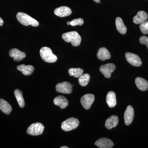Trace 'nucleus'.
<instances>
[{"mask_svg": "<svg viewBox=\"0 0 148 148\" xmlns=\"http://www.w3.org/2000/svg\"><path fill=\"white\" fill-rule=\"evenodd\" d=\"M119 123V117L117 116L112 115L106 120L105 126L107 129L111 130L115 127Z\"/></svg>", "mask_w": 148, "mask_h": 148, "instance_id": "nucleus-16", "label": "nucleus"}, {"mask_svg": "<svg viewBox=\"0 0 148 148\" xmlns=\"http://www.w3.org/2000/svg\"><path fill=\"white\" fill-rule=\"evenodd\" d=\"M53 103L56 106H59L61 109L66 108L69 104L68 100L62 95L56 97L53 100Z\"/></svg>", "mask_w": 148, "mask_h": 148, "instance_id": "nucleus-15", "label": "nucleus"}, {"mask_svg": "<svg viewBox=\"0 0 148 148\" xmlns=\"http://www.w3.org/2000/svg\"><path fill=\"white\" fill-rule=\"evenodd\" d=\"M140 42L141 44L145 45L148 49V37L142 36L140 38Z\"/></svg>", "mask_w": 148, "mask_h": 148, "instance_id": "nucleus-28", "label": "nucleus"}, {"mask_svg": "<svg viewBox=\"0 0 148 148\" xmlns=\"http://www.w3.org/2000/svg\"><path fill=\"white\" fill-rule=\"evenodd\" d=\"M56 89L59 93L71 94L73 91V86L70 83L64 82L57 84L56 86Z\"/></svg>", "mask_w": 148, "mask_h": 148, "instance_id": "nucleus-6", "label": "nucleus"}, {"mask_svg": "<svg viewBox=\"0 0 148 148\" xmlns=\"http://www.w3.org/2000/svg\"><path fill=\"white\" fill-rule=\"evenodd\" d=\"M83 72V70L80 68H71L69 70V75L75 78L79 77L82 75Z\"/></svg>", "mask_w": 148, "mask_h": 148, "instance_id": "nucleus-25", "label": "nucleus"}, {"mask_svg": "<svg viewBox=\"0 0 148 148\" xmlns=\"http://www.w3.org/2000/svg\"><path fill=\"white\" fill-rule=\"evenodd\" d=\"M115 65L113 64L110 63L101 66L100 68V71L104 75L105 77L110 78L111 74L115 71Z\"/></svg>", "mask_w": 148, "mask_h": 148, "instance_id": "nucleus-9", "label": "nucleus"}, {"mask_svg": "<svg viewBox=\"0 0 148 148\" xmlns=\"http://www.w3.org/2000/svg\"><path fill=\"white\" fill-rule=\"evenodd\" d=\"M97 57L101 61H106L111 58V54L106 48L102 47L99 49L97 54Z\"/></svg>", "mask_w": 148, "mask_h": 148, "instance_id": "nucleus-17", "label": "nucleus"}, {"mask_svg": "<svg viewBox=\"0 0 148 148\" xmlns=\"http://www.w3.org/2000/svg\"><path fill=\"white\" fill-rule=\"evenodd\" d=\"M125 56L127 62L132 66L139 67L142 65V61L140 57L137 54L127 52L125 54Z\"/></svg>", "mask_w": 148, "mask_h": 148, "instance_id": "nucleus-7", "label": "nucleus"}, {"mask_svg": "<svg viewBox=\"0 0 148 148\" xmlns=\"http://www.w3.org/2000/svg\"><path fill=\"white\" fill-rule=\"evenodd\" d=\"M79 123L78 119L75 118H70L62 122L61 127L64 131H71L77 127Z\"/></svg>", "mask_w": 148, "mask_h": 148, "instance_id": "nucleus-4", "label": "nucleus"}, {"mask_svg": "<svg viewBox=\"0 0 148 148\" xmlns=\"http://www.w3.org/2000/svg\"><path fill=\"white\" fill-rule=\"evenodd\" d=\"M40 53L41 58L46 62L53 63L57 61V56L53 54L50 48L47 47L42 48Z\"/></svg>", "mask_w": 148, "mask_h": 148, "instance_id": "nucleus-3", "label": "nucleus"}, {"mask_svg": "<svg viewBox=\"0 0 148 148\" xmlns=\"http://www.w3.org/2000/svg\"><path fill=\"white\" fill-rule=\"evenodd\" d=\"M63 39L67 42H71L72 45L77 47L80 45L82 38L76 32H71L64 33L62 36Z\"/></svg>", "mask_w": 148, "mask_h": 148, "instance_id": "nucleus-1", "label": "nucleus"}, {"mask_svg": "<svg viewBox=\"0 0 148 148\" xmlns=\"http://www.w3.org/2000/svg\"><path fill=\"white\" fill-rule=\"evenodd\" d=\"M95 145L100 148H111L114 145L113 142L107 138H101L95 142Z\"/></svg>", "mask_w": 148, "mask_h": 148, "instance_id": "nucleus-11", "label": "nucleus"}, {"mask_svg": "<svg viewBox=\"0 0 148 148\" xmlns=\"http://www.w3.org/2000/svg\"><path fill=\"white\" fill-rule=\"evenodd\" d=\"M71 9L67 6H61L55 9L54 13L56 16L60 17L69 16L72 14Z\"/></svg>", "mask_w": 148, "mask_h": 148, "instance_id": "nucleus-13", "label": "nucleus"}, {"mask_svg": "<svg viewBox=\"0 0 148 148\" xmlns=\"http://www.w3.org/2000/svg\"><path fill=\"white\" fill-rule=\"evenodd\" d=\"M90 76L89 74H82L79 77L78 81L79 84L82 86H87L90 80Z\"/></svg>", "mask_w": 148, "mask_h": 148, "instance_id": "nucleus-24", "label": "nucleus"}, {"mask_svg": "<svg viewBox=\"0 0 148 148\" xmlns=\"http://www.w3.org/2000/svg\"><path fill=\"white\" fill-rule=\"evenodd\" d=\"M93 1L97 3H101V1H100V0H93Z\"/></svg>", "mask_w": 148, "mask_h": 148, "instance_id": "nucleus-30", "label": "nucleus"}, {"mask_svg": "<svg viewBox=\"0 0 148 148\" xmlns=\"http://www.w3.org/2000/svg\"><path fill=\"white\" fill-rule=\"evenodd\" d=\"M16 16L18 21L24 26L31 25L32 27H37L39 25L38 21L27 14L19 12L17 14Z\"/></svg>", "mask_w": 148, "mask_h": 148, "instance_id": "nucleus-2", "label": "nucleus"}, {"mask_svg": "<svg viewBox=\"0 0 148 148\" xmlns=\"http://www.w3.org/2000/svg\"><path fill=\"white\" fill-rule=\"evenodd\" d=\"M84 23L83 19L82 18H76V19H73L70 22V24L73 27L74 26H82Z\"/></svg>", "mask_w": 148, "mask_h": 148, "instance_id": "nucleus-27", "label": "nucleus"}, {"mask_svg": "<svg viewBox=\"0 0 148 148\" xmlns=\"http://www.w3.org/2000/svg\"><path fill=\"white\" fill-rule=\"evenodd\" d=\"M9 55L16 61H21L26 57V53L16 48L12 49L10 51Z\"/></svg>", "mask_w": 148, "mask_h": 148, "instance_id": "nucleus-12", "label": "nucleus"}, {"mask_svg": "<svg viewBox=\"0 0 148 148\" xmlns=\"http://www.w3.org/2000/svg\"><path fill=\"white\" fill-rule=\"evenodd\" d=\"M4 21H3L2 18L0 17V27L2 26L3 24Z\"/></svg>", "mask_w": 148, "mask_h": 148, "instance_id": "nucleus-29", "label": "nucleus"}, {"mask_svg": "<svg viewBox=\"0 0 148 148\" xmlns=\"http://www.w3.org/2000/svg\"><path fill=\"white\" fill-rule=\"evenodd\" d=\"M17 69L26 76L32 75L34 71V66L31 65L26 66L24 64H22L17 66Z\"/></svg>", "mask_w": 148, "mask_h": 148, "instance_id": "nucleus-18", "label": "nucleus"}, {"mask_svg": "<svg viewBox=\"0 0 148 148\" xmlns=\"http://www.w3.org/2000/svg\"><path fill=\"white\" fill-rule=\"evenodd\" d=\"M0 110L4 113L9 114L12 111V108L10 104L3 99H0Z\"/></svg>", "mask_w": 148, "mask_h": 148, "instance_id": "nucleus-22", "label": "nucleus"}, {"mask_svg": "<svg viewBox=\"0 0 148 148\" xmlns=\"http://www.w3.org/2000/svg\"><path fill=\"white\" fill-rule=\"evenodd\" d=\"M148 14L144 11H139L137 15L133 18V21L135 24H139L146 21L147 19Z\"/></svg>", "mask_w": 148, "mask_h": 148, "instance_id": "nucleus-14", "label": "nucleus"}, {"mask_svg": "<svg viewBox=\"0 0 148 148\" xmlns=\"http://www.w3.org/2000/svg\"><path fill=\"white\" fill-rule=\"evenodd\" d=\"M45 127L40 123H36L31 125L27 128V134L33 136L41 135L44 131Z\"/></svg>", "mask_w": 148, "mask_h": 148, "instance_id": "nucleus-5", "label": "nucleus"}, {"mask_svg": "<svg viewBox=\"0 0 148 148\" xmlns=\"http://www.w3.org/2000/svg\"><path fill=\"white\" fill-rule=\"evenodd\" d=\"M14 94L19 107L21 108H24L25 103L22 92L18 89H16L14 90Z\"/></svg>", "mask_w": 148, "mask_h": 148, "instance_id": "nucleus-23", "label": "nucleus"}, {"mask_svg": "<svg viewBox=\"0 0 148 148\" xmlns=\"http://www.w3.org/2000/svg\"><path fill=\"white\" fill-rule=\"evenodd\" d=\"M95 100V96L92 94H86L81 98L80 102L83 108L89 110Z\"/></svg>", "mask_w": 148, "mask_h": 148, "instance_id": "nucleus-8", "label": "nucleus"}, {"mask_svg": "<svg viewBox=\"0 0 148 148\" xmlns=\"http://www.w3.org/2000/svg\"><path fill=\"white\" fill-rule=\"evenodd\" d=\"M140 29L143 34H148V20L141 23L140 24Z\"/></svg>", "mask_w": 148, "mask_h": 148, "instance_id": "nucleus-26", "label": "nucleus"}, {"mask_svg": "<svg viewBox=\"0 0 148 148\" xmlns=\"http://www.w3.org/2000/svg\"><path fill=\"white\" fill-rule=\"evenodd\" d=\"M69 147H66V146H63V147H61L60 148H69Z\"/></svg>", "mask_w": 148, "mask_h": 148, "instance_id": "nucleus-31", "label": "nucleus"}, {"mask_svg": "<svg viewBox=\"0 0 148 148\" xmlns=\"http://www.w3.org/2000/svg\"><path fill=\"white\" fill-rule=\"evenodd\" d=\"M134 117V109L132 106H128L124 113V122L125 125H129L131 124L133 121Z\"/></svg>", "mask_w": 148, "mask_h": 148, "instance_id": "nucleus-10", "label": "nucleus"}, {"mask_svg": "<svg viewBox=\"0 0 148 148\" xmlns=\"http://www.w3.org/2000/svg\"><path fill=\"white\" fill-rule=\"evenodd\" d=\"M135 83L136 86L140 90L146 91L148 90V82L144 78L138 77L135 79Z\"/></svg>", "mask_w": 148, "mask_h": 148, "instance_id": "nucleus-19", "label": "nucleus"}, {"mask_svg": "<svg viewBox=\"0 0 148 148\" xmlns=\"http://www.w3.org/2000/svg\"><path fill=\"white\" fill-rule=\"evenodd\" d=\"M70 22H71V21H68V22H67V24H68V25H71V24H70Z\"/></svg>", "mask_w": 148, "mask_h": 148, "instance_id": "nucleus-32", "label": "nucleus"}, {"mask_svg": "<svg viewBox=\"0 0 148 148\" xmlns=\"http://www.w3.org/2000/svg\"><path fill=\"white\" fill-rule=\"evenodd\" d=\"M106 102L110 108H114L116 106V97L114 92L113 91H110L108 92L106 96Z\"/></svg>", "mask_w": 148, "mask_h": 148, "instance_id": "nucleus-20", "label": "nucleus"}, {"mask_svg": "<svg viewBox=\"0 0 148 148\" xmlns=\"http://www.w3.org/2000/svg\"><path fill=\"white\" fill-rule=\"evenodd\" d=\"M116 26L117 31L122 34H125L127 32V29L124 25L122 19L120 17L116 19Z\"/></svg>", "mask_w": 148, "mask_h": 148, "instance_id": "nucleus-21", "label": "nucleus"}]
</instances>
